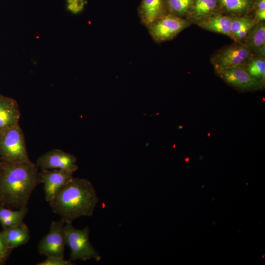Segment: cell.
<instances>
[{"label":"cell","mask_w":265,"mask_h":265,"mask_svg":"<svg viewBox=\"0 0 265 265\" xmlns=\"http://www.w3.org/2000/svg\"><path fill=\"white\" fill-rule=\"evenodd\" d=\"M38 167L33 163L3 162L0 169V205L11 209L26 207L40 184Z\"/></svg>","instance_id":"1"},{"label":"cell","mask_w":265,"mask_h":265,"mask_svg":"<svg viewBox=\"0 0 265 265\" xmlns=\"http://www.w3.org/2000/svg\"><path fill=\"white\" fill-rule=\"evenodd\" d=\"M99 199L88 180L72 177L49 202L53 212L65 223L81 216H92Z\"/></svg>","instance_id":"2"},{"label":"cell","mask_w":265,"mask_h":265,"mask_svg":"<svg viewBox=\"0 0 265 265\" xmlns=\"http://www.w3.org/2000/svg\"><path fill=\"white\" fill-rule=\"evenodd\" d=\"M0 158L7 163H32L19 123L0 132Z\"/></svg>","instance_id":"3"},{"label":"cell","mask_w":265,"mask_h":265,"mask_svg":"<svg viewBox=\"0 0 265 265\" xmlns=\"http://www.w3.org/2000/svg\"><path fill=\"white\" fill-rule=\"evenodd\" d=\"M66 245L70 249V260L85 261L94 259L101 260V256L91 244L90 230L86 226L82 229L75 228L72 223H65L64 226Z\"/></svg>","instance_id":"4"},{"label":"cell","mask_w":265,"mask_h":265,"mask_svg":"<svg viewBox=\"0 0 265 265\" xmlns=\"http://www.w3.org/2000/svg\"><path fill=\"white\" fill-rule=\"evenodd\" d=\"M189 25L187 20L168 12L147 28L154 40L161 43L173 39Z\"/></svg>","instance_id":"5"},{"label":"cell","mask_w":265,"mask_h":265,"mask_svg":"<svg viewBox=\"0 0 265 265\" xmlns=\"http://www.w3.org/2000/svg\"><path fill=\"white\" fill-rule=\"evenodd\" d=\"M253 56L249 47L243 43H237L218 52L211 61L215 71L246 64Z\"/></svg>","instance_id":"6"},{"label":"cell","mask_w":265,"mask_h":265,"mask_svg":"<svg viewBox=\"0 0 265 265\" xmlns=\"http://www.w3.org/2000/svg\"><path fill=\"white\" fill-rule=\"evenodd\" d=\"M227 83L241 91L263 88L265 83L252 77L244 64L215 71Z\"/></svg>","instance_id":"7"},{"label":"cell","mask_w":265,"mask_h":265,"mask_svg":"<svg viewBox=\"0 0 265 265\" xmlns=\"http://www.w3.org/2000/svg\"><path fill=\"white\" fill-rule=\"evenodd\" d=\"M65 224L62 219L52 222L49 232L40 240L38 245V250L41 255L64 257L66 245L64 233Z\"/></svg>","instance_id":"8"},{"label":"cell","mask_w":265,"mask_h":265,"mask_svg":"<svg viewBox=\"0 0 265 265\" xmlns=\"http://www.w3.org/2000/svg\"><path fill=\"white\" fill-rule=\"evenodd\" d=\"M77 161L74 155L54 149L40 156L36 160V165L41 170L63 169L74 172L79 168Z\"/></svg>","instance_id":"9"},{"label":"cell","mask_w":265,"mask_h":265,"mask_svg":"<svg viewBox=\"0 0 265 265\" xmlns=\"http://www.w3.org/2000/svg\"><path fill=\"white\" fill-rule=\"evenodd\" d=\"M74 172L63 169L41 170L38 173L40 184H44L45 199L50 202L73 177Z\"/></svg>","instance_id":"10"},{"label":"cell","mask_w":265,"mask_h":265,"mask_svg":"<svg viewBox=\"0 0 265 265\" xmlns=\"http://www.w3.org/2000/svg\"><path fill=\"white\" fill-rule=\"evenodd\" d=\"M138 13L141 23L148 27L168 12L165 0H142Z\"/></svg>","instance_id":"11"},{"label":"cell","mask_w":265,"mask_h":265,"mask_svg":"<svg viewBox=\"0 0 265 265\" xmlns=\"http://www.w3.org/2000/svg\"><path fill=\"white\" fill-rule=\"evenodd\" d=\"M20 115L17 101L0 94V132L18 124Z\"/></svg>","instance_id":"12"},{"label":"cell","mask_w":265,"mask_h":265,"mask_svg":"<svg viewBox=\"0 0 265 265\" xmlns=\"http://www.w3.org/2000/svg\"><path fill=\"white\" fill-rule=\"evenodd\" d=\"M0 233L7 248L12 250L26 244L30 238V231L24 223L3 229Z\"/></svg>","instance_id":"13"},{"label":"cell","mask_w":265,"mask_h":265,"mask_svg":"<svg viewBox=\"0 0 265 265\" xmlns=\"http://www.w3.org/2000/svg\"><path fill=\"white\" fill-rule=\"evenodd\" d=\"M231 19L230 16L216 12L197 25L205 29L225 35L232 39Z\"/></svg>","instance_id":"14"},{"label":"cell","mask_w":265,"mask_h":265,"mask_svg":"<svg viewBox=\"0 0 265 265\" xmlns=\"http://www.w3.org/2000/svg\"><path fill=\"white\" fill-rule=\"evenodd\" d=\"M219 7L218 0H193L188 16L192 22L197 24L217 12Z\"/></svg>","instance_id":"15"},{"label":"cell","mask_w":265,"mask_h":265,"mask_svg":"<svg viewBox=\"0 0 265 265\" xmlns=\"http://www.w3.org/2000/svg\"><path fill=\"white\" fill-rule=\"evenodd\" d=\"M255 23L253 18L246 15L232 17L231 31L232 39L237 43H244L249 31Z\"/></svg>","instance_id":"16"},{"label":"cell","mask_w":265,"mask_h":265,"mask_svg":"<svg viewBox=\"0 0 265 265\" xmlns=\"http://www.w3.org/2000/svg\"><path fill=\"white\" fill-rule=\"evenodd\" d=\"M27 213V206L14 210L0 205V223L3 229L19 226Z\"/></svg>","instance_id":"17"},{"label":"cell","mask_w":265,"mask_h":265,"mask_svg":"<svg viewBox=\"0 0 265 265\" xmlns=\"http://www.w3.org/2000/svg\"><path fill=\"white\" fill-rule=\"evenodd\" d=\"M219 7L231 17L245 15L252 8L254 0H218Z\"/></svg>","instance_id":"18"},{"label":"cell","mask_w":265,"mask_h":265,"mask_svg":"<svg viewBox=\"0 0 265 265\" xmlns=\"http://www.w3.org/2000/svg\"><path fill=\"white\" fill-rule=\"evenodd\" d=\"M253 54L265 45V24L264 21L256 23L249 31L244 42Z\"/></svg>","instance_id":"19"},{"label":"cell","mask_w":265,"mask_h":265,"mask_svg":"<svg viewBox=\"0 0 265 265\" xmlns=\"http://www.w3.org/2000/svg\"><path fill=\"white\" fill-rule=\"evenodd\" d=\"M168 12L183 18L188 16L193 0H165Z\"/></svg>","instance_id":"20"},{"label":"cell","mask_w":265,"mask_h":265,"mask_svg":"<svg viewBox=\"0 0 265 265\" xmlns=\"http://www.w3.org/2000/svg\"><path fill=\"white\" fill-rule=\"evenodd\" d=\"M244 65L252 77L265 83V58L253 56Z\"/></svg>","instance_id":"21"},{"label":"cell","mask_w":265,"mask_h":265,"mask_svg":"<svg viewBox=\"0 0 265 265\" xmlns=\"http://www.w3.org/2000/svg\"><path fill=\"white\" fill-rule=\"evenodd\" d=\"M37 265H73L72 261L66 260L64 257L48 256L46 259L37 264Z\"/></svg>","instance_id":"22"},{"label":"cell","mask_w":265,"mask_h":265,"mask_svg":"<svg viewBox=\"0 0 265 265\" xmlns=\"http://www.w3.org/2000/svg\"><path fill=\"white\" fill-rule=\"evenodd\" d=\"M86 3L85 0H67L68 10L74 14L81 12Z\"/></svg>","instance_id":"23"},{"label":"cell","mask_w":265,"mask_h":265,"mask_svg":"<svg viewBox=\"0 0 265 265\" xmlns=\"http://www.w3.org/2000/svg\"><path fill=\"white\" fill-rule=\"evenodd\" d=\"M12 251L6 246L0 233V261L4 263Z\"/></svg>","instance_id":"24"},{"label":"cell","mask_w":265,"mask_h":265,"mask_svg":"<svg viewBox=\"0 0 265 265\" xmlns=\"http://www.w3.org/2000/svg\"><path fill=\"white\" fill-rule=\"evenodd\" d=\"M253 7L255 11L265 10V0H255Z\"/></svg>","instance_id":"25"},{"label":"cell","mask_w":265,"mask_h":265,"mask_svg":"<svg viewBox=\"0 0 265 265\" xmlns=\"http://www.w3.org/2000/svg\"><path fill=\"white\" fill-rule=\"evenodd\" d=\"M253 19L255 23L265 21V10L255 11V16Z\"/></svg>","instance_id":"26"},{"label":"cell","mask_w":265,"mask_h":265,"mask_svg":"<svg viewBox=\"0 0 265 265\" xmlns=\"http://www.w3.org/2000/svg\"><path fill=\"white\" fill-rule=\"evenodd\" d=\"M265 45L262 46L257 51H256L253 54V56L265 58Z\"/></svg>","instance_id":"27"},{"label":"cell","mask_w":265,"mask_h":265,"mask_svg":"<svg viewBox=\"0 0 265 265\" xmlns=\"http://www.w3.org/2000/svg\"><path fill=\"white\" fill-rule=\"evenodd\" d=\"M2 163H3V162L2 161V160H1L0 158V169L2 165Z\"/></svg>","instance_id":"28"},{"label":"cell","mask_w":265,"mask_h":265,"mask_svg":"<svg viewBox=\"0 0 265 265\" xmlns=\"http://www.w3.org/2000/svg\"><path fill=\"white\" fill-rule=\"evenodd\" d=\"M3 264V263H2V262L0 261V265H2V264Z\"/></svg>","instance_id":"29"}]
</instances>
